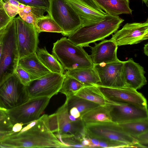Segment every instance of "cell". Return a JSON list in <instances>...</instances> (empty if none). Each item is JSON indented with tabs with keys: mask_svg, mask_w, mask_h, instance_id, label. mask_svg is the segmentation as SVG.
Listing matches in <instances>:
<instances>
[{
	"mask_svg": "<svg viewBox=\"0 0 148 148\" xmlns=\"http://www.w3.org/2000/svg\"><path fill=\"white\" fill-rule=\"evenodd\" d=\"M50 130L48 115L44 114L29 128L25 127L0 141L2 148H68Z\"/></svg>",
	"mask_w": 148,
	"mask_h": 148,
	"instance_id": "cell-1",
	"label": "cell"
},
{
	"mask_svg": "<svg viewBox=\"0 0 148 148\" xmlns=\"http://www.w3.org/2000/svg\"><path fill=\"white\" fill-rule=\"evenodd\" d=\"M124 20L119 16L107 14L104 19L91 25L82 26L70 35L68 39L76 45L83 47L102 40L115 33Z\"/></svg>",
	"mask_w": 148,
	"mask_h": 148,
	"instance_id": "cell-2",
	"label": "cell"
},
{
	"mask_svg": "<svg viewBox=\"0 0 148 148\" xmlns=\"http://www.w3.org/2000/svg\"><path fill=\"white\" fill-rule=\"evenodd\" d=\"M52 54L64 70L92 67L94 65L90 56L83 47L75 45L66 37L53 44Z\"/></svg>",
	"mask_w": 148,
	"mask_h": 148,
	"instance_id": "cell-3",
	"label": "cell"
},
{
	"mask_svg": "<svg viewBox=\"0 0 148 148\" xmlns=\"http://www.w3.org/2000/svg\"><path fill=\"white\" fill-rule=\"evenodd\" d=\"M2 36L3 46L0 59V86L13 75L19 60L14 18L4 28Z\"/></svg>",
	"mask_w": 148,
	"mask_h": 148,
	"instance_id": "cell-4",
	"label": "cell"
},
{
	"mask_svg": "<svg viewBox=\"0 0 148 148\" xmlns=\"http://www.w3.org/2000/svg\"><path fill=\"white\" fill-rule=\"evenodd\" d=\"M84 125V134L86 137L119 142L129 147L142 148L137 140L127 133L118 123L109 121Z\"/></svg>",
	"mask_w": 148,
	"mask_h": 148,
	"instance_id": "cell-5",
	"label": "cell"
},
{
	"mask_svg": "<svg viewBox=\"0 0 148 148\" xmlns=\"http://www.w3.org/2000/svg\"><path fill=\"white\" fill-rule=\"evenodd\" d=\"M48 14L64 31L63 35L69 36L81 27L82 21L66 0H48Z\"/></svg>",
	"mask_w": 148,
	"mask_h": 148,
	"instance_id": "cell-6",
	"label": "cell"
},
{
	"mask_svg": "<svg viewBox=\"0 0 148 148\" xmlns=\"http://www.w3.org/2000/svg\"><path fill=\"white\" fill-rule=\"evenodd\" d=\"M48 122L51 131L58 135L70 134L80 138L85 136L84 123L80 118L71 120L66 101L55 113L48 116Z\"/></svg>",
	"mask_w": 148,
	"mask_h": 148,
	"instance_id": "cell-7",
	"label": "cell"
},
{
	"mask_svg": "<svg viewBox=\"0 0 148 148\" xmlns=\"http://www.w3.org/2000/svg\"><path fill=\"white\" fill-rule=\"evenodd\" d=\"M50 99L47 97L30 99L17 107L7 110L12 123L14 125L21 123L23 125L38 120L47 107Z\"/></svg>",
	"mask_w": 148,
	"mask_h": 148,
	"instance_id": "cell-8",
	"label": "cell"
},
{
	"mask_svg": "<svg viewBox=\"0 0 148 148\" xmlns=\"http://www.w3.org/2000/svg\"><path fill=\"white\" fill-rule=\"evenodd\" d=\"M64 74L51 72L32 80L26 90L29 99L38 97L51 98L57 95L60 89Z\"/></svg>",
	"mask_w": 148,
	"mask_h": 148,
	"instance_id": "cell-9",
	"label": "cell"
},
{
	"mask_svg": "<svg viewBox=\"0 0 148 148\" xmlns=\"http://www.w3.org/2000/svg\"><path fill=\"white\" fill-rule=\"evenodd\" d=\"M29 99L25 86L14 74L0 86V107L11 109Z\"/></svg>",
	"mask_w": 148,
	"mask_h": 148,
	"instance_id": "cell-10",
	"label": "cell"
},
{
	"mask_svg": "<svg viewBox=\"0 0 148 148\" xmlns=\"http://www.w3.org/2000/svg\"><path fill=\"white\" fill-rule=\"evenodd\" d=\"M19 59L36 52L38 34L34 27L24 21L19 16L14 18Z\"/></svg>",
	"mask_w": 148,
	"mask_h": 148,
	"instance_id": "cell-11",
	"label": "cell"
},
{
	"mask_svg": "<svg viewBox=\"0 0 148 148\" xmlns=\"http://www.w3.org/2000/svg\"><path fill=\"white\" fill-rule=\"evenodd\" d=\"M105 99L106 104L110 108L113 122L119 124L148 118L147 109Z\"/></svg>",
	"mask_w": 148,
	"mask_h": 148,
	"instance_id": "cell-12",
	"label": "cell"
},
{
	"mask_svg": "<svg viewBox=\"0 0 148 148\" xmlns=\"http://www.w3.org/2000/svg\"><path fill=\"white\" fill-rule=\"evenodd\" d=\"M100 82L97 85L110 87H126L123 72V62L119 59L108 63L95 64Z\"/></svg>",
	"mask_w": 148,
	"mask_h": 148,
	"instance_id": "cell-13",
	"label": "cell"
},
{
	"mask_svg": "<svg viewBox=\"0 0 148 148\" xmlns=\"http://www.w3.org/2000/svg\"><path fill=\"white\" fill-rule=\"evenodd\" d=\"M148 38V20L144 23H127L110 39L117 46L138 44Z\"/></svg>",
	"mask_w": 148,
	"mask_h": 148,
	"instance_id": "cell-14",
	"label": "cell"
},
{
	"mask_svg": "<svg viewBox=\"0 0 148 148\" xmlns=\"http://www.w3.org/2000/svg\"><path fill=\"white\" fill-rule=\"evenodd\" d=\"M97 86L105 97L108 99L147 109L146 98L137 90L127 87H110L98 85Z\"/></svg>",
	"mask_w": 148,
	"mask_h": 148,
	"instance_id": "cell-15",
	"label": "cell"
},
{
	"mask_svg": "<svg viewBox=\"0 0 148 148\" xmlns=\"http://www.w3.org/2000/svg\"><path fill=\"white\" fill-rule=\"evenodd\" d=\"M123 62V72L126 87L140 89L147 84L144 68L132 58Z\"/></svg>",
	"mask_w": 148,
	"mask_h": 148,
	"instance_id": "cell-16",
	"label": "cell"
},
{
	"mask_svg": "<svg viewBox=\"0 0 148 148\" xmlns=\"http://www.w3.org/2000/svg\"><path fill=\"white\" fill-rule=\"evenodd\" d=\"M94 43L95 46L91 47L90 56L94 65L109 63L119 59L117 56L118 46L113 40H104L99 43Z\"/></svg>",
	"mask_w": 148,
	"mask_h": 148,
	"instance_id": "cell-17",
	"label": "cell"
},
{
	"mask_svg": "<svg viewBox=\"0 0 148 148\" xmlns=\"http://www.w3.org/2000/svg\"><path fill=\"white\" fill-rule=\"evenodd\" d=\"M73 8L82 21V26L96 23L103 21L106 14L91 9L80 0H66Z\"/></svg>",
	"mask_w": 148,
	"mask_h": 148,
	"instance_id": "cell-18",
	"label": "cell"
},
{
	"mask_svg": "<svg viewBox=\"0 0 148 148\" xmlns=\"http://www.w3.org/2000/svg\"><path fill=\"white\" fill-rule=\"evenodd\" d=\"M18 65L29 73L32 80L51 72L41 62L36 52L19 59Z\"/></svg>",
	"mask_w": 148,
	"mask_h": 148,
	"instance_id": "cell-19",
	"label": "cell"
},
{
	"mask_svg": "<svg viewBox=\"0 0 148 148\" xmlns=\"http://www.w3.org/2000/svg\"><path fill=\"white\" fill-rule=\"evenodd\" d=\"M98 6L108 14L117 16L122 14H132L129 0H94Z\"/></svg>",
	"mask_w": 148,
	"mask_h": 148,
	"instance_id": "cell-20",
	"label": "cell"
},
{
	"mask_svg": "<svg viewBox=\"0 0 148 148\" xmlns=\"http://www.w3.org/2000/svg\"><path fill=\"white\" fill-rule=\"evenodd\" d=\"M65 74L75 79L84 86L97 85L100 82L97 73L94 66L67 70Z\"/></svg>",
	"mask_w": 148,
	"mask_h": 148,
	"instance_id": "cell-21",
	"label": "cell"
},
{
	"mask_svg": "<svg viewBox=\"0 0 148 148\" xmlns=\"http://www.w3.org/2000/svg\"><path fill=\"white\" fill-rule=\"evenodd\" d=\"M80 118L84 124L112 121L110 108L106 104L94 107L82 115Z\"/></svg>",
	"mask_w": 148,
	"mask_h": 148,
	"instance_id": "cell-22",
	"label": "cell"
},
{
	"mask_svg": "<svg viewBox=\"0 0 148 148\" xmlns=\"http://www.w3.org/2000/svg\"><path fill=\"white\" fill-rule=\"evenodd\" d=\"M36 53L41 62L51 72L63 74L64 70L61 64L52 54L48 53L45 47L37 49Z\"/></svg>",
	"mask_w": 148,
	"mask_h": 148,
	"instance_id": "cell-23",
	"label": "cell"
},
{
	"mask_svg": "<svg viewBox=\"0 0 148 148\" xmlns=\"http://www.w3.org/2000/svg\"><path fill=\"white\" fill-rule=\"evenodd\" d=\"M75 95L100 105H106L105 97L97 85L84 86Z\"/></svg>",
	"mask_w": 148,
	"mask_h": 148,
	"instance_id": "cell-24",
	"label": "cell"
},
{
	"mask_svg": "<svg viewBox=\"0 0 148 148\" xmlns=\"http://www.w3.org/2000/svg\"><path fill=\"white\" fill-rule=\"evenodd\" d=\"M45 12L46 11L42 8L23 5L18 14L24 21L33 25L36 29L37 19L43 16Z\"/></svg>",
	"mask_w": 148,
	"mask_h": 148,
	"instance_id": "cell-25",
	"label": "cell"
},
{
	"mask_svg": "<svg viewBox=\"0 0 148 148\" xmlns=\"http://www.w3.org/2000/svg\"><path fill=\"white\" fill-rule=\"evenodd\" d=\"M65 101L68 110L73 107H75L79 112L81 116L90 110L99 105L75 95L66 98Z\"/></svg>",
	"mask_w": 148,
	"mask_h": 148,
	"instance_id": "cell-26",
	"label": "cell"
},
{
	"mask_svg": "<svg viewBox=\"0 0 148 148\" xmlns=\"http://www.w3.org/2000/svg\"><path fill=\"white\" fill-rule=\"evenodd\" d=\"M119 124L127 133L134 138L148 131V118Z\"/></svg>",
	"mask_w": 148,
	"mask_h": 148,
	"instance_id": "cell-27",
	"label": "cell"
},
{
	"mask_svg": "<svg viewBox=\"0 0 148 148\" xmlns=\"http://www.w3.org/2000/svg\"><path fill=\"white\" fill-rule=\"evenodd\" d=\"M36 24V30L39 34L42 32L64 34L62 29L48 14L38 19Z\"/></svg>",
	"mask_w": 148,
	"mask_h": 148,
	"instance_id": "cell-28",
	"label": "cell"
},
{
	"mask_svg": "<svg viewBox=\"0 0 148 148\" xmlns=\"http://www.w3.org/2000/svg\"><path fill=\"white\" fill-rule=\"evenodd\" d=\"M64 74V77L59 92L64 94L66 98L75 94L84 86L79 81L70 76Z\"/></svg>",
	"mask_w": 148,
	"mask_h": 148,
	"instance_id": "cell-29",
	"label": "cell"
},
{
	"mask_svg": "<svg viewBox=\"0 0 148 148\" xmlns=\"http://www.w3.org/2000/svg\"><path fill=\"white\" fill-rule=\"evenodd\" d=\"M86 137L90 141L89 147H129L123 143L116 141L102 138Z\"/></svg>",
	"mask_w": 148,
	"mask_h": 148,
	"instance_id": "cell-30",
	"label": "cell"
},
{
	"mask_svg": "<svg viewBox=\"0 0 148 148\" xmlns=\"http://www.w3.org/2000/svg\"><path fill=\"white\" fill-rule=\"evenodd\" d=\"M13 74L20 82L25 86H28L32 81L29 73L18 65L15 69Z\"/></svg>",
	"mask_w": 148,
	"mask_h": 148,
	"instance_id": "cell-31",
	"label": "cell"
},
{
	"mask_svg": "<svg viewBox=\"0 0 148 148\" xmlns=\"http://www.w3.org/2000/svg\"><path fill=\"white\" fill-rule=\"evenodd\" d=\"M7 0H3V2ZM25 5L42 8L46 12L49 11V3L48 0H15Z\"/></svg>",
	"mask_w": 148,
	"mask_h": 148,
	"instance_id": "cell-32",
	"label": "cell"
},
{
	"mask_svg": "<svg viewBox=\"0 0 148 148\" xmlns=\"http://www.w3.org/2000/svg\"><path fill=\"white\" fill-rule=\"evenodd\" d=\"M3 7L8 16L13 18L18 14L20 9L18 7L7 2H3Z\"/></svg>",
	"mask_w": 148,
	"mask_h": 148,
	"instance_id": "cell-33",
	"label": "cell"
},
{
	"mask_svg": "<svg viewBox=\"0 0 148 148\" xmlns=\"http://www.w3.org/2000/svg\"><path fill=\"white\" fill-rule=\"evenodd\" d=\"M12 19L8 16L3 7L0 8V29L5 28Z\"/></svg>",
	"mask_w": 148,
	"mask_h": 148,
	"instance_id": "cell-34",
	"label": "cell"
},
{
	"mask_svg": "<svg viewBox=\"0 0 148 148\" xmlns=\"http://www.w3.org/2000/svg\"><path fill=\"white\" fill-rule=\"evenodd\" d=\"M148 131L134 137L142 148L148 147Z\"/></svg>",
	"mask_w": 148,
	"mask_h": 148,
	"instance_id": "cell-35",
	"label": "cell"
},
{
	"mask_svg": "<svg viewBox=\"0 0 148 148\" xmlns=\"http://www.w3.org/2000/svg\"><path fill=\"white\" fill-rule=\"evenodd\" d=\"M0 123L13 126L7 112V110L0 107Z\"/></svg>",
	"mask_w": 148,
	"mask_h": 148,
	"instance_id": "cell-36",
	"label": "cell"
},
{
	"mask_svg": "<svg viewBox=\"0 0 148 148\" xmlns=\"http://www.w3.org/2000/svg\"><path fill=\"white\" fill-rule=\"evenodd\" d=\"M84 4L96 11L103 14H106L97 5L94 0H80Z\"/></svg>",
	"mask_w": 148,
	"mask_h": 148,
	"instance_id": "cell-37",
	"label": "cell"
},
{
	"mask_svg": "<svg viewBox=\"0 0 148 148\" xmlns=\"http://www.w3.org/2000/svg\"><path fill=\"white\" fill-rule=\"evenodd\" d=\"M69 113L75 118H80V114L77 109L75 107H73L68 110Z\"/></svg>",
	"mask_w": 148,
	"mask_h": 148,
	"instance_id": "cell-38",
	"label": "cell"
},
{
	"mask_svg": "<svg viewBox=\"0 0 148 148\" xmlns=\"http://www.w3.org/2000/svg\"><path fill=\"white\" fill-rule=\"evenodd\" d=\"M16 132L12 130V131L5 132H0V141L8 137L14 133Z\"/></svg>",
	"mask_w": 148,
	"mask_h": 148,
	"instance_id": "cell-39",
	"label": "cell"
},
{
	"mask_svg": "<svg viewBox=\"0 0 148 148\" xmlns=\"http://www.w3.org/2000/svg\"><path fill=\"white\" fill-rule=\"evenodd\" d=\"M13 126L0 123V132L12 131Z\"/></svg>",
	"mask_w": 148,
	"mask_h": 148,
	"instance_id": "cell-40",
	"label": "cell"
},
{
	"mask_svg": "<svg viewBox=\"0 0 148 148\" xmlns=\"http://www.w3.org/2000/svg\"><path fill=\"white\" fill-rule=\"evenodd\" d=\"M23 125L21 123H17L14 124L12 127V130L15 132L20 131L23 128Z\"/></svg>",
	"mask_w": 148,
	"mask_h": 148,
	"instance_id": "cell-41",
	"label": "cell"
},
{
	"mask_svg": "<svg viewBox=\"0 0 148 148\" xmlns=\"http://www.w3.org/2000/svg\"><path fill=\"white\" fill-rule=\"evenodd\" d=\"M2 34L0 35V59L1 55L2 50L3 42L2 36Z\"/></svg>",
	"mask_w": 148,
	"mask_h": 148,
	"instance_id": "cell-42",
	"label": "cell"
},
{
	"mask_svg": "<svg viewBox=\"0 0 148 148\" xmlns=\"http://www.w3.org/2000/svg\"><path fill=\"white\" fill-rule=\"evenodd\" d=\"M148 44L147 43L145 45L144 47H143L144 52L145 54L147 56H148Z\"/></svg>",
	"mask_w": 148,
	"mask_h": 148,
	"instance_id": "cell-43",
	"label": "cell"
},
{
	"mask_svg": "<svg viewBox=\"0 0 148 148\" xmlns=\"http://www.w3.org/2000/svg\"><path fill=\"white\" fill-rule=\"evenodd\" d=\"M142 1L145 3L147 6L148 5V0H142Z\"/></svg>",
	"mask_w": 148,
	"mask_h": 148,
	"instance_id": "cell-44",
	"label": "cell"
},
{
	"mask_svg": "<svg viewBox=\"0 0 148 148\" xmlns=\"http://www.w3.org/2000/svg\"><path fill=\"white\" fill-rule=\"evenodd\" d=\"M3 2H2L0 0V8L3 7Z\"/></svg>",
	"mask_w": 148,
	"mask_h": 148,
	"instance_id": "cell-45",
	"label": "cell"
},
{
	"mask_svg": "<svg viewBox=\"0 0 148 148\" xmlns=\"http://www.w3.org/2000/svg\"><path fill=\"white\" fill-rule=\"evenodd\" d=\"M4 29H0V35L2 34L4 31Z\"/></svg>",
	"mask_w": 148,
	"mask_h": 148,
	"instance_id": "cell-46",
	"label": "cell"
},
{
	"mask_svg": "<svg viewBox=\"0 0 148 148\" xmlns=\"http://www.w3.org/2000/svg\"><path fill=\"white\" fill-rule=\"evenodd\" d=\"M2 2H3V0H0Z\"/></svg>",
	"mask_w": 148,
	"mask_h": 148,
	"instance_id": "cell-47",
	"label": "cell"
}]
</instances>
